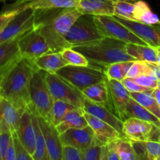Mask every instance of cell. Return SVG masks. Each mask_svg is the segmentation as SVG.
<instances>
[{"label":"cell","instance_id":"bcb514c9","mask_svg":"<svg viewBox=\"0 0 160 160\" xmlns=\"http://www.w3.org/2000/svg\"><path fill=\"white\" fill-rule=\"evenodd\" d=\"M5 160H16V151L15 147H14L13 139L12 135H11L10 140H9V145H8L7 151H6V155Z\"/></svg>","mask_w":160,"mask_h":160},{"label":"cell","instance_id":"6f0895ef","mask_svg":"<svg viewBox=\"0 0 160 160\" xmlns=\"http://www.w3.org/2000/svg\"><path fill=\"white\" fill-rule=\"evenodd\" d=\"M157 160H160V156H158V159Z\"/></svg>","mask_w":160,"mask_h":160},{"label":"cell","instance_id":"e0dca14e","mask_svg":"<svg viewBox=\"0 0 160 160\" xmlns=\"http://www.w3.org/2000/svg\"><path fill=\"white\" fill-rule=\"evenodd\" d=\"M94 134L90 127H85L83 128L69 129L60 134L62 145H72L84 151L94 138Z\"/></svg>","mask_w":160,"mask_h":160},{"label":"cell","instance_id":"603a6c76","mask_svg":"<svg viewBox=\"0 0 160 160\" xmlns=\"http://www.w3.org/2000/svg\"><path fill=\"white\" fill-rule=\"evenodd\" d=\"M88 126L84 117V111L80 109H74L65 116L62 121L56 125V128L59 134H62L69 129L83 128Z\"/></svg>","mask_w":160,"mask_h":160},{"label":"cell","instance_id":"f35d334b","mask_svg":"<svg viewBox=\"0 0 160 160\" xmlns=\"http://www.w3.org/2000/svg\"><path fill=\"white\" fill-rule=\"evenodd\" d=\"M12 137L13 139L14 147H15L16 160H33L32 156L28 152L23 144L20 142L16 131L12 133Z\"/></svg>","mask_w":160,"mask_h":160},{"label":"cell","instance_id":"b9f144b4","mask_svg":"<svg viewBox=\"0 0 160 160\" xmlns=\"http://www.w3.org/2000/svg\"><path fill=\"white\" fill-rule=\"evenodd\" d=\"M134 80L140 85L151 89V90L156 88L157 84H158V80L155 77L151 76V75H141V76L135 78Z\"/></svg>","mask_w":160,"mask_h":160},{"label":"cell","instance_id":"d6986e66","mask_svg":"<svg viewBox=\"0 0 160 160\" xmlns=\"http://www.w3.org/2000/svg\"><path fill=\"white\" fill-rule=\"evenodd\" d=\"M83 111L100 119L102 121L108 123L122 134L123 121L120 120L119 117H116L107 106L98 104V103L93 102L85 98Z\"/></svg>","mask_w":160,"mask_h":160},{"label":"cell","instance_id":"681fc988","mask_svg":"<svg viewBox=\"0 0 160 160\" xmlns=\"http://www.w3.org/2000/svg\"><path fill=\"white\" fill-rule=\"evenodd\" d=\"M152 95H153V96L155 97V100H156L157 103H158V106H159L160 108V90L156 88L153 89V90L152 91Z\"/></svg>","mask_w":160,"mask_h":160},{"label":"cell","instance_id":"52a82bcc","mask_svg":"<svg viewBox=\"0 0 160 160\" xmlns=\"http://www.w3.org/2000/svg\"><path fill=\"white\" fill-rule=\"evenodd\" d=\"M94 21L93 16L82 14L71 27L66 36L70 47L80 46L103 38Z\"/></svg>","mask_w":160,"mask_h":160},{"label":"cell","instance_id":"7bdbcfd3","mask_svg":"<svg viewBox=\"0 0 160 160\" xmlns=\"http://www.w3.org/2000/svg\"><path fill=\"white\" fill-rule=\"evenodd\" d=\"M121 82L124 85V87L126 88L130 93H133V92H147V91H152L151 89L144 88L143 86L140 85L137 82L135 81L134 79L129 78H125L122 80Z\"/></svg>","mask_w":160,"mask_h":160},{"label":"cell","instance_id":"9c48e42d","mask_svg":"<svg viewBox=\"0 0 160 160\" xmlns=\"http://www.w3.org/2000/svg\"><path fill=\"white\" fill-rule=\"evenodd\" d=\"M17 45L21 57L33 61L43 54L51 52L45 39L35 28L20 36L17 40Z\"/></svg>","mask_w":160,"mask_h":160},{"label":"cell","instance_id":"60d3db41","mask_svg":"<svg viewBox=\"0 0 160 160\" xmlns=\"http://www.w3.org/2000/svg\"><path fill=\"white\" fill-rule=\"evenodd\" d=\"M62 160H83V151L72 145H63Z\"/></svg>","mask_w":160,"mask_h":160},{"label":"cell","instance_id":"f5cc1de1","mask_svg":"<svg viewBox=\"0 0 160 160\" xmlns=\"http://www.w3.org/2000/svg\"><path fill=\"white\" fill-rule=\"evenodd\" d=\"M113 2H116V1H119V0H112ZM125 1H129V2H136L139 1V0H125Z\"/></svg>","mask_w":160,"mask_h":160},{"label":"cell","instance_id":"f1b7e54d","mask_svg":"<svg viewBox=\"0 0 160 160\" xmlns=\"http://www.w3.org/2000/svg\"><path fill=\"white\" fill-rule=\"evenodd\" d=\"M30 111L31 112L33 126H34L35 130V150L34 155L32 156V159L33 160H50L45 138L41 130L37 116L33 111Z\"/></svg>","mask_w":160,"mask_h":160},{"label":"cell","instance_id":"9a60e30c","mask_svg":"<svg viewBox=\"0 0 160 160\" xmlns=\"http://www.w3.org/2000/svg\"><path fill=\"white\" fill-rule=\"evenodd\" d=\"M25 109L16 107L5 98L0 97V134L17 131L20 117Z\"/></svg>","mask_w":160,"mask_h":160},{"label":"cell","instance_id":"2e32d148","mask_svg":"<svg viewBox=\"0 0 160 160\" xmlns=\"http://www.w3.org/2000/svg\"><path fill=\"white\" fill-rule=\"evenodd\" d=\"M84 117L90 127L96 138L103 145H108L120 138L123 137L120 132L108 123L100 119L84 112Z\"/></svg>","mask_w":160,"mask_h":160},{"label":"cell","instance_id":"1f68e13d","mask_svg":"<svg viewBox=\"0 0 160 160\" xmlns=\"http://www.w3.org/2000/svg\"><path fill=\"white\" fill-rule=\"evenodd\" d=\"M115 147L120 160L139 159L132 141L123 137L115 140Z\"/></svg>","mask_w":160,"mask_h":160},{"label":"cell","instance_id":"db71d44e","mask_svg":"<svg viewBox=\"0 0 160 160\" xmlns=\"http://www.w3.org/2000/svg\"><path fill=\"white\" fill-rule=\"evenodd\" d=\"M13 2H26L28 0H12Z\"/></svg>","mask_w":160,"mask_h":160},{"label":"cell","instance_id":"8d00e7d4","mask_svg":"<svg viewBox=\"0 0 160 160\" xmlns=\"http://www.w3.org/2000/svg\"><path fill=\"white\" fill-rule=\"evenodd\" d=\"M144 74L151 75V76L155 77L154 76L152 67H151L149 62L141 60H135L133 61V64L131 65L130 68L129 69L125 78L135 79V78H137V77Z\"/></svg>","mask_w":160,"mask_h":160},{"label":"cell","instance_id":"ba28073f","mask_svg":"<svg viewBox=\"0 0 160 160\" xmlns=\"http://www.w3.org/2000/svg\"><path fill=\"white\" fill-rule=\"evenodd\" d=\"M93 19L97 29L103 37L122 41L125 43L147 45L113 16H93Z\"/></svg>","mask_w":160,"mask_h":160},{"label":"cell","instance_id":"4316f807","mask_svg":"<svg viewBox=\"0 0 160 160\" xmlns=\"http://www.w3.org/2000/svg\"><path fill=\"white\" fill-rule=\"evenodd\" d=\"M133 17L135 21L148 25L160 24V19L158 15L154 13L146 2L143 0L134 2Z\"/></svg>","mask_w":160,"mask_h":160},{"label":"cell","instance_id":"ab89813d","mask_svg":"<svg viewBox=\"0 0 160 160\" xmlns=\"http://www.w3.org/2000/svg\"><path fill=\"white\" fill-rule=\"evenodd\" d=\"M145 148L147 159L149 160H157L160 156V142L153 140L142 142Z\"/></svg>","mask_w":160,"mask_h":160},{"label":"cell","instance_id":"d590c367","mask_svg":"<svg viewBox=\"0 0 160 160\" xmlns=\"http://www.w3.org/2000/svg\"><path fill=\"white\" fill-rule=\"evenodd\" d=\"M61 54L70 65L83 66V67L89 65V60L82 53L74 49L72 47L63 49L61 52Z\"/></svg>","mask_w":160,"mask_h":160},{"label":"cell","instance_id":"ee69618b","mask_svg":"<svg viewBox=\"0 0 160 160\" xmlns=\"http://www.w3.org/2000/svg\"><path fill=\"white\" fill-rule=\"evenodd\" d=\"M11 135L10 133L0 134V160H5Z\"/></svg>","mask_w":160,"mask_h":160},{"label":"cell","instance_id":"8992f818","mask_svg":"<svg viewBox=\"0 0 160 160\" xmlns=\"http://www.w3.org/2000/svg\"><path fill=\"white\" fill-rule=\"evenodd\" d=\"M45 82L53 100H61L83 109L85 97L83 92L56 73L44 71Z\"/></svg>","mask_w":160,"mask_h":160},{"label":"cell","instance_id":"7402d4cb","mask_svg":"<svg viewBox=\"0 0 160 160\" xmlns=\"http://www.w3.org/2000/svg\"><path fill=\"white\" fill-rule=\"evenodd\" d=\"M34 62L39 70L51 73H56L63 67L69 65L61 52L52 51L36 58Z\"/></svg>","mask_w":160,"mask_h":160},{"label":"cell","instance_id":"3957f363","mask_svg":"<svg viewBox=\"0 0 160 160\" xmlns=\"http://www.w3.org/2000/svg\"><path fill=\"white\" fill-rule=\"evenodd\" d=\"M125 45L126 43L122 41L103 38L97 42L73 48L82 53L90 65L102 69L114 62L136 60L126 52Z\"/></svg>","mask_w":160,"mask_h":160},{"label":"cell","instance_id":"d4e9b609","mask_svg":"<svg viewBox=\"0 0 160 160\" xmlns=\"http://www.w3.org/2000/svg\"><path fill=\"white\" fill-rule=\"evenodd\" d=\"M82 92L86 99L108 107V89L105 80L89 86L82 91Z\"/></svg>","mask_w":160,"mask_h":160},{"label":"cell","instance_id":"30bf717a","mask_svg":"<svg viewBox=\"0 0 160 160\" xmlns=\"http://www.w3.org/2000/svg\"><path fill=\"white\" fill-rule=\"evenodd\" d=\"M108 89V108L120 120L128 118L126 108L130 99V92L119 81L105 78Z\"/></svg>","mask_w":160,"mask_h":160},{"label":"cell","instance_id":"484cf974","mask_svg":"<svg viewBox=\"0 0 160 160\" xmlns=\"http://www.w3.org/2000/svg\"><path fill=\"white\" fill-rule=\"evenodd\" d=\"M126 114L128 118L129 117H133V118L144 120V121L152 123L156 128H160L159 119L155 117L152 112H149L145 108L143 107L141 105H140L137 102L133 100L132 98H130L128 105H127Z\"/></svg>","mask_w":160,"mask_h":160},{"label":"cell","instance_id":"cb8c5ba5","mask_svg":"<svg viewBox=\"0 0 160 160\" xmlns=\"http://www.w3.org/2000/svg\"><path fill=\"white\" fill-rule=\"evenodd\" d=\"M126 52L136 60L157 63V56L155 47L147 45L126 43Z\"/></svg>","mask_w":160,"mask_h":160},{"label":"cell","instance_id":"4fadbf2b","mask_svg":"<svg viewBox=\"0 0 160 160\" xmlns=\"http://www.w3.org/2000/svg\"><path fill=\"white\" fill-rule=\"evenodd\" d=\"M114 17L148 45L152 47L160 46V24L148 25L134 20Z\"/></svg>","mask_w":160,"mask_h":160},{"label":"cell","instance_id":"816d5d0a","mask_svg":"<svg viewBox=\"0 0 160 160\" xmlns=\"http://www.w3.org/2000/svg\"><path fill=\"white\" fill-rule=\"evenodd\" d=\"M155 52H156V56H157V64L160 67V46L155 47Z\"/></svg>","mask_w":160,"mask_h":160},{"label":"cell","instance_id":"6da1fadb","mask_svg":"<svg viewBox=\"0 0 160 160\" xmlns=\"http://www.w3.org/2000/svg\"><path fill=\"white\" fill-rule=\"evenodd\" d=\"M81 15L77 8L37 9L35 13L34 28L43 37L52 52H61L70 47L66 36Z\"/></svg>","mask_w":160,"mask_h":160},{"label":"cell","instance_id":"ac0fdd59","mask_svg":"<svg viewBox=\"0 0 160 160\" xmlns=\"http://www.w3.org/2000/svg\"><path fill=\"white\" fill-rule=\"evenodd\" d=\"M16 133L28 152L32 156L35 150V137L31 112L28 109L22 114Z\"/></svg>","mask_w":160,"mask_h":160},{"label":"cell","instance_id":"e575fe53","mask_svg":"<svg viewBox=\"0 0 160 160\" xmlns=\"http://www.w3.org/2000/svg\"><path fill=\"white\" fill-rule=\"evenodd\" d=\"M133 10H134V2L125 1V0H119L115 2L114 3L113 17H120L125 20H134Z\"/></svg>","mask_w":160,"mask_h":160},{"label":"cell","instance_id":"f546056e","mask_svg":"<svg viewBox=\"0 0 160 160\" xmlns=\"http://www.w3.org/2000/svg\"><path fill=\"white\" fill-rule=\"evenodd\" d=\"M130 98L152 112L160 120V108L152 93V91L130 93Z\"/></svg>","mask_w":160,"mask_h":160},{"label":"cell","instance_id":"5b68a950","mask_svg":"<svg viewBox=\"0 0 160 160\" xmlns=\"http://www.w3.org/2000/svg\"><path fill=\"white\" fill-rule=\"evenodd\" d=\"M56 73L81 92L92 84L104 81L106 78L102 69L90 64L86 67L69 64L58 70Z\"/></svg>","mask_w":160,"mask_h":160},{"label":"cell","instance_id":"836d02e7","mask_svg":"<svg viewBox=\"0 0 160 160\" xmlns=\"http://www.w3.org/2000/svg\"><path fill=\"white\" fill-rule=\"evenodd\" d=\"M74 109H78L72 105L61 101V100H54L52 107V119L51 122L56 126L59 124L65 116Z\"/></svg>","mask_w":160,"mask_h":160},{"label":"cell","instance_id":"7c38bea8","mask_svg":"<svg viewBox=\"0 0 160 160\" xmlns=\"http://www.w3.org/2000/svg\"><path fill=\"white\" fill-rule=\"evenodd\" d=\"M158 129L148 122L129 117L123 121L122 134L132 142H144L151 140Z\"/></svg>","mask_w":160,"mask_h":160},{"label":"cell","instance_id":"c3c4849f","mask_svg":"<svg viewBox=\"0 0 160 160\" xmlns=\"http://www.w3.org/2000/svg\"><path fill=\"white\" fill-rule=\"evenodd\" d=\"M108 145H102L101 152H100V160H108Z\"/></svg>","mask_w":160,"mask_h":160},{"label":"cell","instance_id":"277c9868","mask_svg":"<svg viewBox=\"0 0 160 160\" xmlns=\"http://www.w3.org/2000/svg\"><path fill=\"white\" fill-rule=\"evenodd\" d=\"M31 106L28 109L45 120L51 121L53 98L50 94L44 76V71H35L30 88Z\"/></svg>","mask_w":160,"mask_h":160},{"label":"cell","instance_id":"7a4b0ae2","mask_svg":"<svg viewBox=\"0 0 160 160\" xmlns=\"http://www.w3.org/2000/svg\"><path fill=\"white\" fill-rule=\"evenodd\" d=\"M39 69L33 60L20 58L0 80V97L16 107L28 109L31 106L30 88L35 71Z\"/></svg>","mask_w":160,"mask_h":160},{"label":"cell","instance_id":"5bb4252c","mask_svg":"<svg viewBox=\"0 0 160 160\" xmlns=\"http://www.w3.org/2000/svg\"><path fill=\"white\" fill-rule=\"evenodd\" d=\"M36 116L45 138L50 160H62L63 145L56 126L51 121L45 120L38 115Z\"/></svg>","mask_w":160,"mask_h":160},{"label":"cell","instance_id":"83f0119b","mask_svg":"<svg viewBox=\"0 0 160 160\" xmlns=\"http://www.w3.org/2000/svg\"><path fill=\"white\" fill-rule=\"evenodd\" d=\"M79 0H28L24 2L27 8L37 9L76 8Z\"/></svg>","mask_w":160,"mask_h":160},{"label":"cell","instance_id":"7dc6e473","mask_svg":"<svg viewBox=\"0 0 160 160\" xmlns=\"http://www.w3.org/2000/svg\"><path fill=\"white\" fill-rule=\"evenodd\" d=\"M151 67H152V72H153V74L155 78H157V80H160V67L157 63H152V62H149Z\"/></svg>","mask_w":160,"mask_h":160},{"label":"cell","instance_id":"74e56055","mask_svg":"<svg viewBox=\"0 0 160 160\" xmlns=\"http://www.w3.org/2000/svg\"><path fill=\"white\" fill-rule=\"evenodd\" d=\"M102 145L94 137L92 143L83 152V160H100Z\"/></svg>","mask_w":160,"mask_h":160},{"label":"cell","instance_id":"9f6ffc18","mask_svg":"<svg viewBox=\"0 0 160 160\" xmlns=\"http://www.w3.org/2000/svg\"><path fill=\"white\" fill-rule=\"evenodd\" d=\"M6 0H0V2H6Z\"/></svg>","mask_w":160,"mask_h":160},{"label":"cell","instance_id":"11a10c76","mask_svg":"<svg viewBox=\"0 0 160 160\" xmlns=\"http://www.w3.org/2000/svg\"><path fill=\"white\" fill-rule=\"evenodd\" d=\"M157 88L159 89V90H160V80H158V84H157Z\"/></svg>","mask_w":160,"mask_h":160},{"label":"cell","instance_id":"44dd1931","mask_svg":"<svg viewBox=\"0 0 160 160\" xmlns=\"http://www.w3.org/2000/svg\"><path fill=\"white\" fill-rule=\"evenodd\" d=\"M114 3L112 0H79L76 8L82 14L112 17Z\"/></svg>","mask_w":160,"mask_h":160},{"label":"cell","instance_id":"d6a6232c","mask_svg":"<svg viewBox=\"0 0 160 160\" xmlns=\"http://www.w3.org/2000/svg\"><path fill=\"white\" fill-rule=\"evenodd\" d=\"M27 9L25 2H17L13 4L0 11V32L6 28V25L24 9Z\"/></svg>","mask_w":160,"mask_h":160},{"label":"cell","instance_id":"f6af8a7d","mask_svg":"<svg viewBox=\"0 0 160 160\" xmlns=\"http://www.w3.org/2000/svg\"><path fill=\"white\" fill-rule=\"evenodd\" d=\"M107 145H108V160H120L115 147V141L108 144Z\"/></svg>","mask_w":160,"mask_h":160},{"label":"cell","instance_id":"ffe728a7","mask_svg":"<svg viewBox=\"0 0 160 160\" xmlns=\"http://www.w3.org/2000/svg\"><path fill=\"white\" fill-rule=\"evenodd\" d=\"M17 38L0 43V80L8 70L21 58Z\"/></svg>","mask_w":160,"mask_h":160},{"label":"cell","instance_id":"4dcf8cb0","mask_svg":"<svg viewBox=\"0 0 160 160\" xmlns=\"http://www.w3.org/2000/svg\"><path fill=\"white\" fill-rule=\"evenodd\" d=\"M135 61V60H134ZM133 61H122L111 63L104 68V73L108 79L122 81L126 77L127 72Z\"/></svg>","mask_w":160,"mask_h":160},{"label":"cell","instance_id":"f907efd6","mask_svg":"<svg viewBox=\"0 0 160 160\" xmlns=\"http://www.w3.org/2000/svg\"><path fill=\"white\" fill-rule=\"evenodd\" d=\"M151 140L156 141V142H160V128H158V129L157 130L156 132L155 133V134L152 136V138Z\"/></svg>","mask_w":160,"mask_h":160},{"label":"cell","instance_id":"8fae6325","mask_svg":"<svg viewBox=\"0 0 160 160\" xmlns=\"http://www.w3.org/2000/svg\"><path fill=\"white\" fill-rule=\"evenodd\" d=\"M35 10L30 8L17 14L0 32V43L20 37L34 28Z\"/></svg>","mask_w":160,"mask_h":160}]
</instances>
